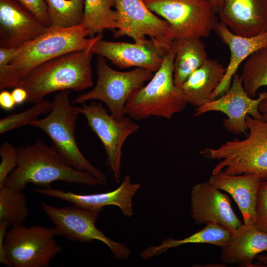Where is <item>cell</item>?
Listing matches in <instances>:
<instances>
[{"label":"cell","mask_w":267,"mask_h":267,"mask_svg":"<svg viewBox=\"0 0 267 267\" xmlns=\"http://www.w3.org/2000/svg\"><path fill=\"white\" fill-rule=\"evenodd\" d=\"M9 226L5 222L0 221V263L10 267L6 256L4 248V239L7 233V229Z\"/></svg>","instance_id":"cell-33"},{"label":"cell","mask_w":267,"mask_h":267,"mask_svg":"<svg viewBox=\"0 0 267 267\" xmlns=\"http://www.w3.org/2000/svg\"><path fill=\"white\" fill-rule=\"evenodd\" d=\"M263 178L256 174L227 175L222 171L212 174L208 181L215 188L230 194L237 204L244 223L253 224L256 205Z\"/></svg>","instance_id":"cell-19"},{"label":"cell","mask_w":267,"mask_h":267,"mask_svg":"<svg viewBox=\"0 0 267 267\" xmlns=\"http://www.w3.org/2000/svg\"><path fill=\"white\" fill-rule=\"evenodd\" d=\"M140 187L139 183H132L129 175H126L121 184L117 189L108 192L80 194L71 191H65L49 186L37 188V193L49 197L62 200L73 205L84 209L100 212L106 206L115 205L121 210L127 217L133 215L132 199Z\"/></svg>","instance_id":"cell-17"},{"label":"cell","mask_w":267,"mask_h":267,"mask_svg":"<svg viewBox=\"0 0 267 267\" xmlns=\"http://www.w3.org/2000/svg\"><path fill=\"white\" fill-rule=\"evenodd\" d=\"M41 208L54 225L56 236L79 242L100 241L118 260L125 259L130 256V250L124 244L112 240L96 227L95 222L99 212L75 205L57 208L45 203L41 204Z\"/></svg>","instance_id":"cell-10"},{"label":"cell","mask_w":267,"mask_h":267,"mask_svg":"<svg viewBox=\"0 0 267 267\" xmlns=\"http://www.w3.org/2000/svg\"><path fill=\"white\" fill-rule=\"evenodd\" d=\"M221 260L223 263L240 267H254V260L260 253L267 251V232L254 224L242 223L222 248Z\"/></svg>","instance_id":"cell-21"},{"label":"cell","mask_w":267,"mask_h":267,"mask_svg":"<svg viewBox=\"0 0 267 267\" xmlns=\"http://www.w3.org/2000/svg\"><path fill=\"white\" fill-rule=\"evenodd\" d=\"M114 6V0H85L81 24L89 30V36L105 29H116L118 14L112 9Z\"/></svg>","instance_id":"cell-25"},{"label":"cell","mask_w":267,"mask_h":267,"mask_svg":"<svg viewBox=\"0 0 267 267\" xmlns=\"http://www.w3.org/2000/svg\"><path fill=\"white\" fill-rule=\"evenodd\" d=\"M51 26L69 28L81 25L85 0H44Z\"/></svg>","instance_id":"cell-27"},{"label":"cell","mask_w":267,"mask_h":267,"mask_svg":"<svg viewBox=\"0 0 267 267\" xmlns=\"http://www.w3.org/2000/svg\"><path fill=\"white\" fill-rule=\"evenodd\" d=\"M11 93L16 105H19L27 101L28 93L21 87L14 88L11 91Z\"/></svg>","instance_id":"cell-35"},{"label":"cell","mask_w":267,"mask_h":267,"mask_svg":"<svg viewBox=\"0 0 267 267\" xmlns=\"http://www.w3.org/2000/svg\"><path fill=\"white\" fill-rule=\"evenodd\" d=\"M214 31L222 42L228 46L230 57L224 77L211 95L209 101L225 93L229 89L241 63L253 52L267 45V32L253 37H243L233 33L221 22L217 23Z\"/></svg>","instance_id":"cell-20"},{"label":"cell","mask_w":267,"mask_h":267,"mask_svg":"<svg viewBox=\"0 0 267 267\" xmlns=\"http://www.w3.org/2000/svg\"><path fill=\"white\" fill-rule=\"evenodd\" d=\"M16 167L7 178L4 185L23 190L28 184L41 187L57 181L94 186L97 180L88 173L76 169L63 158L53 146L40 139L32 144L17 148Z\"/></svg>","instance_id":"cell-2"},{"label":"cell","mask_w":267,"mask_h":267,"mask_svg":"<svg viewBox=\"0 0 267 267\" xmlns=\"http://www.w3.org/2000/svg\"><path fill=\"white\" fill-rule=\"evenodd\" d=\"M97 81L92 90L77 96L72 104H84L87 101L96 100L104 103L111 114L120 119L124 116L126 103L135 90L149 81L154 72L136 68L127 72L113 69L105 58L98 56L96 60Z\"/></svg>","instance_id":"cell-8"},{"label":"cell","mask_w":267,"mask_h":267,"mask_svg":"<svg viewBox=\"0 0 267 267\" xmlns=\"http://www.w3.org/2000/svg\"><path fill=\"white\" fill-rule=\"evenodd\" d=\"M78 110L80 114L86 118L89 126L102 142L113 178L119 183L123 145L127 138L138 130L139 126L131 117L124 116L117 119L109 115L101 102L84 103L82 107H78Z\"/></svg>","instance_id":"cell-11"},{"label":"cell","mask_w":267,"mask_h":267,"mask_svg":"<svg viewBox=\"0 0 267 267\" xmlns=\"http://www.w3.org/2000/svg\"><path fill=\"white\" fill-rule=\"evenodd\" d=\"M118 14L116 30L114 36H127L134 42L142 43L150 39L170 48L174 41L167 37L168 23L158 17L145 4L143 0H114Z\"/></svg>","instance_id":"cell-12"},{"label":"cell","mask_w":267,"mask_h":267,"mask_svg":"<svg viewBox=\"0 0 267 267\" xmlns=\"http://www.w3.org/2000/svg\"><path fill=\"white\" fill-rule=\"evenodd\" d=\"M102 35L87 38L89 30L83 25L62 28L51 26L36 39L20 46L2 74L0 89L19 87L30 72L39 65L68 53L84 49Z\"/></svg>","instance_id":"cell-1"},{"label":"cell","mask_w":267,"mask_h":267,"mask_svg":"<svg viewBox=\"0 0 267 267\" xmlns=\"http://www.w3.org/2000/svg\"><path fill=\"white\" fill-rule=\"evenodd\" d=\"M206 226L189 237L180 240L168 238L158 246H151L142 252L141 257L146 260L162 254L171 248L190 243H206L223 248L229 239L231 230L213 222L206 223Z\"/></svg>","instance_id":"cell-24"},{"label":"cell","mask_w":267,"mask_h":267,"mask_svg":"<svg viewBox=\"0 0 267 267\" xmlns=\"http://www.w3.org/2000/svg\"></svg>","instance_id":"cell-40"},{"label":"cell","mask_w":267,"mask_h":267,"mask_svg":"<svg viewBox=\"0 0 267 267\" xmlns=\"http://www.w3.org/2000/svg\"><path fill=\"white\" fill-rule=\"evenodd\" d=\"M177 45V40H174L160 67L149 83L130 95L125 105V114L136 120L151 116L163 117L170 120L174 114L184 110L188 104L175 85L173 78L174 60Z\"/></svg>","instance_id":"cell-4"},{"label":"cell","mask_w":267,"mask_h":267,"mask_svg":"<svg viewBox=\"0 0 267 267\" xmlns=\"http://www.w3.org/2000/svg\"><path fill=\"white\" fill-rule=\"evenodd\" d=\"M148 8L169 24L172 41L188 37H208L219 22L209 0H143Z\"/></svg>","instance_id":"cell-7"},{"label":"cell","mask_w":267,"mask_h":267,"mask_svg":"<svg viewBox=\"0 0 267 267\" xmlns=\"http://www.w3.org/2000/svg\"><path fill=\"white\" fill-rule=\"evenodd\" d=\"M170 48L150 39L142 43L115 42L104 40L102 35L92 45V51L120 69L136 67L155 72Z\"/></svg>","instance_id":"cell-14"},{"label":"cell","mask_w":267,"mask_h":267,"mask_svg":"<svg viewBox=\"0 0 267 267\" xmlns=\"http://www.w3.org/2000/svg\"><path fill=\"white\" fill-rule=\"evenodd\" d=\"M246 121L249 133L244 139H235L218 148H207L201 151L207 158L222 160L212 174L222 171L230 175L256 174L266 179L267 121L247 115Z\"/></svg>","instance_id":"cell-5"},{"label":"cell","mask_w":267,"mask_h":267,"mask_svg":"<svg viewBox=\"0 0 267 267\" xmlns=\"http://www.w3.org/2000/svg\"><path fill=\"white\" fill-rule=\"evenodd\" d=\"M47 27L51 26L44 0H17Z\"/></svg>","instance_id":"cell-32"},{"label":"cell","mask_w":267,"mask_h":267,"mask_svg":"<svg viewBox=\"0 0 267 267\" xmlns=\"http://www.w3.org/2000/svg\"><path fill=\"white\" fill-rule=\"evenodd\" d=\"M191 208L192 217L197 224L213 222L233 231L242 224L232 208L228 196L208 180L192 187Z\"/></svg>","instance_id":"cell-16"},{"label":"cell","mask_w":267,"mask_h":267,"mask_svg":"<svg viewBox=\"0 0 267 267\" xmlns=\"http://www.w3.org/2000/svg\"><path fill=\"white\" fill-rule=\"evenodd\" d=\"M266 180H267V178H266Z\"/></svg>","instance_id":"cell-39"},{"label":"cell","mask_w":267,"mask_h":267,"mask_svg":"<svg viewBox=\"0 0 267 267\" xmlns=\"http://www.w3.org/2000/svg\"><path fill=\"white\" fill-rule=\"evenodd\" d=\"M53 228L40 225L12 226L4 239L6 256L10 267H48L62 250L54 238Z\"/></svg>","instance_id":"cell-9"},{"label":"cell","mask_w":267,"mask_h":267,"mask_svg":"<svg viewBox=\"0 0 267 267\" xmlns=\"http://www.w3.org/2000/svg\"><path fill=\"white\" fill-rule=\"evenodd\" d=\"M259 109L261 114V120L267 121V98L264 99L261 102Z\"/></svg>","instance_id":"cell-36"},{"label":"cell","mask_w":267,"mask_h":267,"mask_svg":"<svg viewBox=\"0 0 267 267\" xmlns=\"http://www.w3.org/2000/svg\"><path fill=\"white\" fill-rule=\"evenodd\" d=\"M0 188L4 186L5 181L12 171L16 167L18 161L17 148L7 141L0 147Z\"/></svg>","instance_id":"cell-30"},{"label":"cell","mask_w":267,"mask_h":267,"mask_svg":"<svg viewBox=\"0 0 267 267\" xmlns=\"http://www.w3.org/2000/svg\"><path fill=\"white\" fill-rule=\"evenodd\" d=\"M221 22L234 34L250 38L267 32V0H222Z\"/></svg>","instance_id":"cell-18"},{"label":"cell","mask_w":267,"mask_h":267,"mask_svg":"<svg viewBox=\"0 0 267 267\" xmlns=\"http://www.w3.org/2000/svg\"><path fill=\"white\" fill-rule=\"evenodd\" d=\"M16 105L11 92L6 89L0 90V106L4 110H10Z\"/></svg>","instance_id":"cell-34"},{"label":"cell","mask_w":267,"mask_h":267,"mask_svg":"<svg viewBox=\"0 0 267 267\" xmlns=\"http://www.w3.org/2000/svg\"><path fill=\"white\" fill-rule=\"evenodd\" d=\"M209 0L211 2L214 8L215 9V10L218 13V11L219 10V9H220L221 7L222 0Z\"/></svg>","instance_id":"cell-38"},{"label":"cell","mask_w":267,"mask_h":267,"mask_svg":"<svg viewBox=\"0 0 267 267\" xmlns=\"http://www.w3.org/2000/svg\"><path fill=\"white\" fill-rule=\"evenodd\" d=\"M260 263V265H264V267H267V255L259 254L256 258Z\"/></svg>","instance_id":"cell-37"},{"label":"cell","mask_w":267,"mask_h":267,"mask_svg":"<svg viewBox=\"0 0 267 267\" xmlns=\"http://www.w3.org/2000/svg\"><path fill=\"white\" fill-rule=\"evenodd\" d=\"M94 43L84 49L44 62L31 70L20 86L28 93L26 102L34 104L52 92L79 91L91 87L92 47Z\"/></svg>","instance_id":"cell-3"},{"label":"cell","mask_w":267,"mask_h":267,"mask_svg":"<svg viewBox=\"0 0 267 267\" xmlns=\"http://www.w3.org/2000/svg\"><path fill=\"white\" fill-rule=\"evenodd\" d=\"M48 27L17 0H0V47H19Z\"/></svg>","instance_id":"cell-15"},{"label":"cell","mask_w":267,"mask_h":267,"mask_svg":"<svg viewBox=\"0 0 267 267\" xmlns=\"http://www.w3.org/2000/svg\"><path fill=\"white\" fill-rule=\"evenodd\" d=\"M240 77L244 90L251 97L256 96L260 88L267 87V45L248 58Z\"/></svg>","instance_id":"cell-26"},{"label":"cell","mask_w":267,"mask_h":267,"mask_svg":"<svg viewBox=\"0 0 267 267\" xmlns=\"http://www.w3.org/2000/svg\"><path fill=\"white\" fill-rule=\"evenodd\" d=\"M225 72V68L218 60L208 58L179 88L187 104L196 108L208 102Z\"/></svg>","instance_id":"cell-22"},{"label":"cell","mask_w":267,"mask_h":267,"mask_svg":"<svg viewBox=\"0 0 267 267\" xmlns=\"http://www.w3.org/2000/svg\"><path fill=\"white\" fill-rule=\"evenodd\" d=\"M232 82L228 90L220 97L196 108L195 116L211 111L222 112L227 116L223 121V127L227 131L235 134L247 135L246 116L250 115L261 119L259 105L267 98V91L259 93L256 98H252L245 92L240 76L235 74Z\"/></svg>","instance_id":"cell-13"},{"label":"cell","mask_w":267,"mask_h":267,"mask_svg":"<svg viewBox=\"0 0 267 267\" xmlns=\"http://www.w3.org/2000/svg\"><path fill=\"white\" fill-rule=\"evenodd\" d=\"M254 224L260 230L267 232V180L261 183L256 205Z\"/></svg>","instance_id":"cell-31"},{"label":"cell","mask_w":267,"mask_h":267,"mask_svg":"<svg viewBox=\"0 0 267 267\" xmlns=\"http://www.w3.org/2000/svg\"><path fill=\"white\" fill-rule=\"evenodd\" d=\"M52 102L48 99L34 104L21 112L11 114L0 120V134L30 124L44 113L50 111Z\"/></svg>","instance_id":"cell-29"},{"label":"cell","mask_w":267,"mask_h":267,"mask_svg":"<svg viewBox=\"0 0 267 267\" xmlns=\"http://www.w3.org/2000/svg\"><path fill=\"white\" fill-rule=\"evenodd\" d=\"M174 60L175 85L179 88L183 83L208 59L205 44L201 38L188 37L177 40Z\"/></svg>","instance_id":"cell-23"},{"label":"cell","mask_w":267,"mask_h":267,"mask_svg":"<svg viewBox=\"0 0 267 267\" xmlns=\"http://www.w3.org/2000/svg\"><path fill=\"white\" fill-rule=\"evenodd\" d=\"M70 90L58 91L54 96L49 114L35 120L30 126L43 131L52 141L53 146L71 166L89 173L99 184L104 185L107 177L86 159L77 144L75 131L80 113L78 107L73 106L70 101Z\"/></svg>","instance_id":"cell-6"},{"label":"cell","mask_w":267,"mask_h":267,"mask_svg":"<svg viewBox=\"0 0 267 267\" xmlns=\"http://www.w3.org/2000/svg\"><path fill=\"white\" fill-rule=\"evenodd\" d=\"M29 210L27 199L22 190L4 185L0 188V221L13 226L22 224Z\"/></svg>","instance_id":"cell-28"}]
</instances>
